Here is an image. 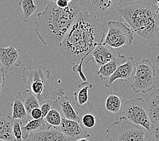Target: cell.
Instances as JSON below:
<instances>
[{
    "label": "cell",
    "mask_w": 159,
    "mask_h": 141,
    "mask_svg": "<svg viewBox=\"0 0 159 141\" xmlns=\"http://www.w3.org/2000/svg\"><path fill=\"white\" fill-rule=\"evenodd\" d=\"M107 32L97 17L81 10L60 45V54L73 65L83 82L87 81L83 63L97 45L104 42Z\"/></svg>",
    "instance_id": "cell-1"
},
{
    "label": "cell",
    "mask_w": 159,
    "mask_h": 141,
    "mask_svg": "<svg viewBox=\"0 0 159 141\" xmlns=\"http://www.w3.org/2000/svg\"><path fill=\"white\" fill-rule=\"evenodd\" d=\"M115 9L120 20L140 41L159 47V8L156 0H117Z\"/></svg>",
    "instance_id": "cell-2"
},
{
    "label": "cell",
    "mask_w": 159,
    "mask_h": 141,
    "mask_svg": "<svg viewBox=\"0 0 159 141\" xmlns=\"http://www.w3.org/2000/svg\"><path fill=\"white\" fill-rule=\"evenodd\" d=\"M81 10L78 0H73L65 8L47 1L44 10L37 13L34 31L44 45L58 49Z\"/></svg>",
    "instance_id": "cell-3"
},
{
    "label": "cell",
    "mask_w": 159,
    "mask_h": 141,
    "mask_svg": "<svg viewBox=\"0 0 159 141\" xmlns=\"http://www.w3.org/2000/svg\"><path fill=\"white\" fill-rule=\"evenodd\" d=\"M50 75L51 70L43 65L26 67L22 71V79L26 89L35 95L40 104L45 101H55L65 93L64 89H56L52 86Z\"/></svg>",
    "instance_id": "cell-4"
},
{
    "label": "cell",
    "mask_w": 159,
    "mask_h": 141,
    "mask_svg": "<svg viewBox=\"0 0 159 141\" xmlns=\"http://www.w3.org/2000/svg\"><path fill=\"white\" fill-rule=\"evenodd\" d=\"M106 132V141H146L144 129L123 116L110 125Z\"/></svg>",
    "instance_id": "cell-5"
},
{
    "label": "cell",
    "mask_w": 159,
    "mask_h": 141,
    "mask_svg": "<svg viewBox=\"0 0 159 141\" xmlns=\"http://www.w3.org/2000/svg\"><path fill=\"white\" fill-rule=\"evenodd\" d=\"M157 83L156 70L150 60L143 59L136 63L131 88L135 93L146 94L152 91Z\"/></svg>",
    "instance_id": "cell-6"
},
{
    "label": "cell",
    "mask_w": 159,
    "mask_h": 141,
    "mask_svg": "<svg viewBox=\"0 0 159 141\" xmlns=\"http://www.w3.org/2000/svg\"><path fill=\"white\" fill-rule=\"evenodd\" d=\"M122 114L131 122L149 132L152 126V121L143 98L138 97L124 101Z\"/></svg>",
    "instance_id": "cell-7"
},
{
    "label": "cell",
    "mask_w": 159,
    "mask_h": 141,
    "mask_svg": "<svg viewBox=\"0 0 159 141\" xmlns=\"http://www.w3.org/2000/svg\"><path fill=\"white\" fill-rule=\"evenodd\" d=\"M108 27L103 42L104 44L117 49L125 45H130L133 43L134 33L123 21H109Z\"/></svg>",
    "instance_id": "cell-8"
},
{
    "label": "cell",
    "mask_w": 159,
    "mask_h": 141,
    "mask_svg": "<svg viewBox=\"0 0 159 141\" xmlns=\"http://www.w3.org/2000/svg\"><path fill=\"white\" fill-rule=\"evenodd\" d=\"M117 0H79L81 10L93 16L103 18L115 8Z\"/></svg>",
    "instance_id": "cell-9"
},
{
    "label": "cell",
    "mask_w": 159,
    "mask_h": 141,
    "mask_svg": "<svg viewBox=\"0 0 159 141\" xmlns=\"http://www.w3.org/2000/svg\"><path fill=\"white\" fill-rule=\"evenodd\" d=\"M135 65L136 63L133 57H129L125 61L117 67L111 77L105 80L104 86L107 87H111L118 79L125 83L130 82L135 73Z\"/></svg>",
    "instance_id": "cell-10"
},
{
    "label": "cell",
    "mask_w": 159,
    "mask_h": 141,
    "mask_svg": "<svg viewBox=\"0 0 159 141\" xmlns=\"http://www.w3.org/2000/svg\"><path fill=\"white\" fill-rule=\"evenodd\" d=\"M20 55L21 50L16 46H0V62L5 74L20 66Z\"/></svg>",
    "instance_id": "cell-11"
},
{
    "label": "cell",
    "mask_w": 159,
    "mask_h": 141,
    "mask_svg": "<svg viewBox=\"0 0 159 141\" xmlns=\"http://www.w3.org/2000/svg\"><path fill=\"white\" fill-rule=\"evenodd\" d=\"M85 105L86 107L85 109L81 113H79L80 116L79 123L87 131L94 130L100 128V118L94 105L91 102H88Z\"/></svg>",
    "instance_id": "cell-12"
},
{
    "label": "cell",
    "mask_w": 159,
    "mask_h": 141,
    "mask_svg": "<svg viewBox=\"0 0 159 141\" xmlns=\"http://www.w3.org/2000/svg\"><path fill=\"white\" fill-rule=\"evenodd\" d=\"M91 54L92 58H90L89 60H93L98 66L100 67L111 61L112 59L119 56L120 54L114 48L102 43L97 45L93 48Z\"/></svg>",
    "instance_id": "cell-13"
},
{
    "label": "cell",
    "mask_w": 159,
    "mask_h": 141,
    "mask_svg": "<svg viewBox=\"0 0 159 141\" xmlns=\"http://www.w3.org/2000/svg\"><path fill=\"white\" fill-rule=\"evenodd\" d=\"M55 128L43 129L32 133L25 141H73Z\"/></svg>",
    "instance_id": "cell-14"
},
{
    "label": "cell",
    "mask_w": 159,
    "mask_h": 141,
    "mask_svg": "<svg viewBox=\"0 0 159 141\" xmlns=\"http://www.w3.org/2000/svg\"><path fill=\"white\" fill-rule=\"evenodd\" d=\"M64 135L73 139H77L88 136L89 134L83 125L77 121L62 118V123L56 128Z\"/></svg>",
    "instance_id": "cell-15"
},
{
    "label": "cell",
    "mask_w": 159,
    "mask_h": 141,
    "mask_svg": "<svg viewBox=\"0 0 159 141\" xmlns=\"http://www.w3.org/2000/svg\"><path fill=\"white\" fill-rule=\"evenodd\" d=\"M52 106L58 109L64 118L79 122L80 120L79 113L75 110L73 105H71L69 96H66L65 95L59 96L53 102Z\"/></svg>",
    "instance_id": "cell-16"
},
{
    "label": "cell",
    "mask_w": 159,
    "mask_h": 141,
    "mask_svg": "<svg viewBox=\"0 0 159 141\" xmlns=\"http://www.w3.org/2000/svg\"><path fill=\"white\" fill-rule=\"evenodd\" d=\"M11 106L12 109V116H11L12 120H20L25 124L29 120L31 119L28 115L23 101H22L21 92H17L12 103L11 104Z\"/></svg>",
    "instance_id": "cell-17"
},
{
    "label": "cell",
    "mask_w": 159,
    "mask_h": 141,
    "mask_svg": "<svg viewBox=\"0 0 159 141\" xmlns=\"http://www.w3.org/2000/svg\"><path fill=\"white\" fill-rule=\"evenodd\" d=\"M125 60V56L120 54L119 56L112 59L111 61L100 66L97 72V74L99 75V77L102 80L107 79L114 73L117 67L120 64L123 63Z\"/></svg>",
    "instance_id": "cell-18"
},
{
    "label": "cell",
    "mask_w": 159,
    "mask_h": 141,
    "mask_svg": "<svg viewBox=\"0 0 159 141\" xmlns=\"http://www.w3.org/2000/svg\"><path fill=\"white\" fill-rule=\"evenodd\" d=\"M146 102L152 124H159V88L149 95Z\"/></svg>",
    "instance_id": "cell-19"
},
{
    "label": "cell",
    "mask_w": 159,
    "mask_h": 141,
    "mask_svg": "<svg viewBox=\"0 0 159 141\" xmlns=\"http://www.w3.org/2000/svg\"><path fill=\"white\" fill-rule=\"evenodd\" d=\"M14 120L5 113H0V141H12Z\"/></svg>",
    "instance_id": "cell-20"
},
{
    "label": "cell",
    "mask_w": 159,
    "mask_h": 141,
    "mask_svg": "<svg viewBox=\"0 0 159 141\" xmlns=\"http://www.w3.org/2000/svg\"><path fill=\"white\" fill-rule=\"evenodd\" d=\"M45 129H48V127L45 122L44 118H41L39 120L30 119L22 125L23 139L25 140L32 133L39 132Z\"/></svg>",
    "instance_id": "cell-21"
},
{
    "label": "cell",
    "mask_w": 159,
    "mask_h": 141,
    "mask_svg": "<svg viewBox=\"0 0 159 141\" xmlns=\"http://www.w3.org/2000/svg\"><path fill=\"white\" fill-rule=\"evenodd\" d=\"M93 85L88 82H83L78 86L77 90L74 92V98L79 107L86 105L89 100V91Z\"/></svg>",
    "instance_id": "cell-22"
},
{
    "label": "cell",
    "mask_w": 159,
    "mask_h": 141,
    "mask_svg": "<svg viewBox=\"0 0 159 141\" xmlns=\"http://www.w3.org/2000/svg\"><path fill=\"white\" fill-rule=\"evenodd\" d=\"M123 101L118 95L115 92H111L105 101V108L108 112L113 114L122 113Z\"/></svg>",
    "instance_id": "cell-23"
},
{
    "label": "cell",
    "mask_w": 159,
    "mask_h": 141,
    "mask_svg": "<svg viewBox=\"0 0 159 141\" xmlns=\"http://www.w3.org/2000/svg\"><path fill=\"white\" fill-rule=\"evenodd\" d=\"M18 4L22 8L21 21L24 23H28L31 21L32 15L35 13L37 7L34 3L33 0H20Z\"/></svg>",
    "instance_id": "cell-24"
},
{
    "label": "cell",
    "mask_w": 159,
    "mask_h": 141,
    "mask_svg": "<svg viewBox=\"0 0 159 141\" xmlns=\"http://www.w3.org/2000/svg\"><path fill=\"white\" fill-rule=\"evenodd\" d=\"M62 115L56 106H52L50 111L44 117L45 122L47 125L48 128L59 127L62 121Z\"/></svg>",
    "instance_id": "cell-25"
},
{
    "label": "cell",
    "mask_w": 159,
    "mask_h": 141,
    "mask_svg": "<svg viewBox=\"0 0 159 141\" xmlns=\"http://www.w3.org/2000/svg\"><path fill=\"white\" fill-rule=\"evenodd\" d=\"M21 94L22 101H23V103L28 115L29 116L30 113H31L33 109L39 107L40 102L35 95L27 89H26L23 92H22Z\"/></svg>",
    "instance_id": "cell-26"
},
{
    "label": "cell",
    "mask_w": 159,
    "mask_h": 141,
    "mask_svg": "<svg viewBox=\"0 0 159 141\" xmlns=\"http://www.w3.org/2000/svg\"><path fill=\"white\" fill-rule=\"evenodd\" d=\"M23 123L20 120H14L12 124V141H25L22 134Z\"/></svg>",
    "instance_id": "cell-27"
},
{
    "label": "cell",
    "mask_w": 159,
    "mask_h": 141,
    "mask_svg": "<svg viewBox=\"0 0 159 141\" xmlns=\"http://www.w3.org/2000/svg\"><path fill=\"white\" fill-rule=\"evenodd\" d=\"M148 134L152 141H159V124H152Z\"/></svg>",
    "instance_id": "cell-28"
},
{
    "label": "cell",
    "mask_w": 159,
    "mask_h": 141,
    "mask_svg": "<svg viewBox=\"0 0 159 141\" xmlns=\"http://www.w3.org/2000/svg\"><path fill=\"white\" fill-rule=\"evenodd\" d=\"M53 102H54V101L48 100V101H43L40 104L39 108L41 110V112H42L43 118H44L45 116H46L48 112L50 111V109H52V105H53Z\"/></svg>",
    "instance_id": "cell-29"
},
{
    "label": "cell",
    "mask_w": 159,
    "mask_h": 141,
    "mask_svg": "<svg viewBox=\"0 0 159 141\" xmlns=\"http://www.w3.org/2000/svg\"><path fill=\"white\" fill-rule=\"evenodd\" d=\"M29 117L33 120H39L41 118H43L42 112L40 108L33 109L29 114Z\"/></svg>",
    "instance_id": "cell-30"
},
{
    "label": "cell",
    "mask_w": 159,
    "mask_h": 141,
    "mask_svg": "<svg viewBox=\"0 0 159 141\" xmlns=\"http://www.w3.org/2000/svg\"><path fill=\"white\" fill-rule=\"evenodd\" d=\"M6 84L5 73L3 71H0V95L2 94V90Z\"/></svg>",
    "instance_id": "cell-31"
},
{
    "label": "cell",
    "mask_w": 159,
    "mask_h": 141,
    "mask_svg": "<svg viewBox=\"0 0 159 141\" xmlns=\"http://www.w3.org/2000/svg\"><path fill=\"white\" fill-rule=\"evenodd\" d=\"M56 4L60 8H65L69 5V3L66 0H57L56 2Z\"/></svg>",
    "instance_id": "cell-32"
},
{
    "label": "cell",
    "mask_w": 159,
    "mask_h": 141,
    "mask_svg": "<svg viewBox=\"0 0 159 141\" xmlns=\"http://www.w3.org/2000/svg\"><path fill=\"white\" fill-rule=\"evenodd\" d=\"M73 141H92V136H91V135L89 134L88 136H85V137H82V138L75 139Z\"/></svg>",
    "instance_id": "cell-33"
},
{
    "label": "cell",
    "mask_w": 159,
    "mask_h": 141,
    "mask_svg": "<svg viewBox=\"0 0 159 141\" xmlns=\"http://www.w3.org/2000/svg\"><path fill=\"white\" fill-rule=\"evenodd\" d=\"M156 62L158 64V69H159V54L157 56V59H156Z\"/></svg>",
    "instance_id": "cell-34"
},
{
    "label": "cell",
    "mask_w": 159,
    "mask_h": 141,
    "mask_svg": "<svg viewBox=\"0 0 159 141\" xmlns=\"http://www.w3.org/2000/svg\"><path fill=\"white\" fill-rule=\"evenodd\" d=\"M156 3H157V6L158 7V8H159V0H156Z\"/></svg>",
    "instance_id": "cell-35"
},
{
    "label": "cell",
    "mask_w": 159,
    "mask_h": 141,
    "mask_svg": "<svg viewBox=\"0 0 159 141\" xmlns=\"http://www.w3.org/2000/svg\"><path fill=\"white\" fill-rule=\"evenodd\" d=\"M47 1H50V2H54V3H56V2L57 1V0H47Z\"/></svg>",
    "instance_id": "cell-36"
},
{
    "label": "cell",
    "mask_w": 159,
    "mask_h": 141,
    "mask_svg": "<svg viewBox=\"0 0 159 141\" xmlns=\"http://www.w3.org/2000/svg\"><path fill=\"white\" fill-rule=\"evenodd\" d=\"M2 71V63L0 62V71Z\"/></svg>",
    "instance_id": "cell-37"
},
{
    "label": "cell",
    "mask_w": 159,
    "mask_h": 141,
    "mask_svg": "<svg viewBox=\"0 0 159 141\" xmlns=\"http://www.w3.org/2000/svg\"><path fill=\"white\" fill-rule=\"evenodd\" d=\"M66 1H67L68 2H69V3H70L71 2H73V0H66Z\"/></svg>",
    "instance_id": "cell-38"
},
{
    "label": "cell",
    "mask_w": 159,
    "mask_h": 141,
    "mask_svg": "<svg viewBox=\"0 0 159 141\" xmlns=\"http://www.w3.org/2000/svg\"><path fill=\"white\" fill-rule=\"evenodd\" d=\"M134 1H135V0H134Z\"/></svg>",
    "instance_id": "cell-39"
}]
</instances>
